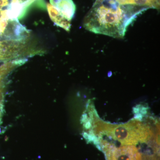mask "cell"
<instances>
[{"instance_id":"cell-1","label":"cell","mask_w":160,"mask_h":160,"mask_svg":"<svg viewBox=\"0 0 160 160\" xmlns=\"http://www.w3.org/2000/svg\"><path fill=\"white\" fill-rule=\"evenodd\" d=\"M147 9L120 5L114 0H104L94 3L84 18L83 26L95 34L122 38L129 26Z\"/></svg>"},{"instance_id":"cell-2","label":"cell","mask_w":160,"mask_h":160,"mask_svg":"<svg viewBox=\"0 0 160 160\" xmlns=\"http://www.w3.org/2000/svg\"><path fill=\"white\" fill-rule=\"evenodd\" d=\"M94 131L105 135L119 142L122 145H136L146 142L152 135L148 125L138 120H132L122 124H112L98 119L94 123Z\"/></svg>"},{"instance_id":"cell-3","label":"cell","mask_w":160,"mask_h":160,"mask_svg":"<svg viewBox=\"0 0 160 160\" xmlns=\"http://www.w3.org/2000/svg\"><path fill=\"white\" fill-rule=\"evenodd\" d=\"M103 146L106 155L113 160H142V153L132 145H123L117 148L105 143Z\"/></svg>"},{"instance_id":"cell-4","label":"cell","mask_w":160,"mask_h":160,"mask_svg":"<svg viewBox=\"0 0 160 160\" xmlns=\"http://www.w3.org/2000/svg\"><path fill=\"white\" fill-rule=\"evenodd\" d=\"M50 2L64 18L71 22L76 9L72 0H50Z\"/></svg>"},{"instance_id":"cell-5","label":"cell","mask_w":160,"mask_h":160,"mask_svg":"<svg viewBox=\"0 0 160 160\" xmlns=\"http://www.w3.org/2000/svg\"><path fill=\"white\" fill-rule=\"evenodd\" d=\"M47 8L50 19L54 22L55 25L62 28L66 31H70L71 22L64 18L51 4L48 3Z\"/></svg>"},{"instance_id":"cell-6","label":"cell","mask_w":160,"mask_h":160,"mask_svg":"<svg viewBox=\"0 0 160 160\" xmlns=\"http://www.w3.org/2000/svg\"><path fill=\"white\" fill-rule=\"evenodd\" d=\"M104 0H96L95 3ZM118 4L124 6H133L147 9H159L160 0H114Z\"/></svg>"},{"instance_id":"cell-7","label":"cell","mask_w":160,"mask_h":160,"mask_svg":"<svg viewBox=\"0 0 160 160\" xmlns=\"http://www.w3.org/2000/svg\"><path fill=\"white\" fill-rule=\"evenodd\" d=\"M35 0H10L11 2L14 3H18L24 6H28L30 3L33 2Z\"/></svg>"},{"instance_id":"cell-8","label":"cell","mask_w":160,"mask_h":160,"mask_svg":"<svg viewBox=\"0 0 160 160\" xmlns=\"http://www.w3.org/2000/svg\"><path fill=\"white\" fill-rule=\"evenodd\" d=\"M142 160H159V158L156 154L145 155L142 156Z\"/></svg>"},{"instance_id":"cell-9","label":"cell","mask_w":160,"mask_h":160,"mask_svg":"<svg viewBox=\"0 0 160 160\" xmlns=\"http://www.w3.org/2000/svg\"><path fill=\"white\" fill-rule=\"evenodd\" d=\"M106 160H113L111 158L109 157V156H108L106 155Z\"/></svg>"}]
</instances>
